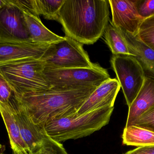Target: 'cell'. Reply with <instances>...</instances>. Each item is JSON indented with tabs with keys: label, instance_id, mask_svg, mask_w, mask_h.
Wrapping results in <instances>:
<instances>
[{
	"label": "cell",
	"instance_id": "obj_7",
	"mask_svg": "<svg viewBox=\"0 0 154 154\" xmlns=\"http://www.w3.org/2000/svg\"><path fill=\"white\" fill-rule=\"evenodd\" d=\"M110 62L129 107L143 85L146 77L143 70L137 60L131 55H113Z\"/></svg>",
	"mask_w": 154,
	"mask_h": 154
},
{
	"label": "cell",
	"instance_id": "obj_26",
	"mask_svg": "<svg viewBox=\"0 0 154 154\" xmlns=\"http://www.w3.org/2000/svg\"><path fill=\"white\" fill-rule=\"evenodd\" d=\"M124 154H154V146L137 147Z\"/></svg>",
	"mask_w": 154,
	"mask_h": 154
},
{
	"label": "cell",
	"instance_id": "obj_17",
	"mask_svg": "<svg viewBox=\"0 0 154 154\" xmlns=\"http://www.w3.org/2000/svg\"><path fill=\"white\" fill-rule=\"evenodd\" d=\"M123 143L138 147L154 146V132L135 125L125 127L122 135Z\"/></svg>",
	"mask_w": 154,
	"mask_h": 154
},
{
	"label": "cell",
	"instance_id": "obj_25",
	"mask_svg": "<svg viewBox=\"0 0 154 154\" xmlns=\"http://www.w3.org/2000/svg\"><path fill=\"white\" fill-rule=\"evenodd\" d=\"M24 13L40 18L36 11L35 0H10Z\"/></svg>",
	"mask_w": 154,
	"mask_h": 154
},
{
	"label": "cell",
	"instance_id": "obj_18",
	"mask_svg": "<svg viewBox=\"0 0 154 154\" xmlns=\"http://www.w3.org/2000/svg\"><path fill=\"white\" fill-rule=\"evenodd\" d=\"M105 33L104 39L113 55L125 54L133 56L120 29L115 26L109 20Z\"/></svg>",
	"mask_w": 154,
	"mask_h": 154
},
{
	"label": "cell",
	"instance_id": "obj_28",
	"mask_svg": "<svg viewBox=\"0 0 154 154\" xmlns=\"http://www.w3.org/2000/svg\"><path fill=\"white\" fill-rule=\"evenodd\" d=\"M13 154H32V153L27 152H18L13 153Z\"/></svg>",
	"mask_w": 154,
	"mask_h": 154
},
{
	"label": "cell",
	"instance_id": "obj_3",
	"mask_svg": "<svg viewBox=\"0 0 154 154\" xmlns=\"http://www.w3.org/2000/svg\"><path fill=\"white\" fill-rule=\"evenodd\" d=\"M114 107L96 109L76 118L69 117L51 120L43 127L47 134L61 143L89 136L108 124Z\"/></svg>",
	"mask_w": 154,
	"mask_h": 154
},
{
	"label": "cell",
	"instance_id": "obj_13",
	"mask_svg": "<svg viewBox=\"0 0 154 154\" xmlns=\"http://www.w3.org/2000/svg\"><path fill=\"white\" fill-rule=\"evenodd\" d=\"M120 30L126 41L130 52L143 68L145 77L154 79L153 50L140 40L137 35H134Z\"/></svg>",
	"mask_w": 154,
	"mask_h": 154
},
{
	"label": "cell",
	"instance_id": "obj_24",
	"mask_svg": "<svg viewBox=\"0 0 154 154\" xmlns=\"http://www.w3.org/2000/svg\"><path fill=\"white\" fill-rule=\"evenodd\" d=\"M138 15L144 20L154 16V0H136Z\"/></svg>",
	"mask_w": 154,
	"mask_h": 154
},
{
	"label": "cell",
	"instance_id": "obj_30",
	"mask_svg": "<svg viewBox=\"0 0 154 154\" xmlns=\"http://www.w3.org/2000/svg\"></svg>",
	"mask_w": 154,
	"mask_h": 154
},
{
	"label": "cell",
	"instance_id": "obj_29",
	"mask_svg": "<svg viewBox=\"0 0 154 154\" xmlns=\"http://www.w3.org/2000/svg\"><path fill=\"white\" fill-rule=\"evenodd\" d=\"M1 148H2V145L0 144V150H1Z\"/></svg>",
	"mask_w": 154,
	"mask_h": 154
},
{
	"label": "cell",
	"instance_id": "obj_27",
	"mask_svg": "<svg viewBox=\"0 0 154 154\" xmlns=\"http://www.w3.org/2000/svg\"><path fill=\"white\" fill-rule=\"evenodd\" d=\"M6 0H0V10L6 5Z\"/></svg>",
	"mask_w": 154,
	"mask_h": 154
},
{
	"label": "cell",
	"instance_id": "obj_12",
	"mask_svg": "<svg viewBox=\"0 0 154 154\" xmlns=\"http://www.w3.org/2000/svg\"><path fill=\"white\" fill-rule=\"evenodd\" d=\"M11 109L18 122L23 140L30 152L32 153L34 152L48 135L43 127L33 123L20 103L15 108Z\"/></svg>",
	"mask_w": 154,
	"mask_h": 154
},
{
	"label": "cell",
	"instance_id": "obj_21",
	"mask_svg": "<svg viewBox=\"0 0 154 154\" xmlns=\"http://www.w3.org/2000/svg\"><path fill=\"white\" fill-rule=\"evenodd\" d=\"M137 35L140 40L154 51V16L143 21Z\"/></svg>",
	"mask_w": 154,
	"mask_h": 154
},
{
	"label": "cell",
	"instance_id": "obj_20",
	"mask_svg": "<svg viewBox=\"0 0 154 154\" xmlns=\"http://www.w3.org/2000/svg\"><path fill=\"white\" fill-rule=\"evenodd\" d=\"M0 103L11 108L16 106L19 101L16 94L8 80L0 72Z\"/></svg>",
	"mask_w": 154,
	"mask_h": 154
},
{
	"label": "cell",
	"instance_id": "obj_23",
	"mask_svg": "<svg viewBox=\"0 0 154 154\" xmlns=\"http://www.w3.org/2000/svg\"><path fill=\"white\" fill-rule=\"evenodd\" d=\"M131 125L143 127L154 132V105L141 114Z\"/></svg>",
	"mask_w": 154,
	"mask_h": 154
},
{
	"label": "cell",
	"instance_id": "obj_15",
	"mask_svg": "<svg viewBox=\"0 0 154 154\" xmlns=\"http://www.w3.org/2000/svg\"><path fill=\"white\" fill-rule=\"evenodd\" d=\"M0 114L8 132L13 152L18 151L30 152L27 145L23 140L18 122L10 107L0 103Z\"/></svg>",
	"mask_w": 154,
	"mask_h": 154
},
{
	"label": "cell",
	"instance_id": "obj_22",
	"mask_svg": "<svg viewBox=\"0 0 154 154\" xmlns=\"http://www.w3.org/2000/svg\"><path fill=\"white\" fill-rule=\"evenodd\" d=\"M32 154H68L61 143L48 136L38 150Z\"/></svg>",
	"mask_w": 154,
	"mask_h": 154
},
{
	"label": "cell",
	"instance_id": "obj_14",
	"mask_svg": "<svg viewBox=\"0 0 154 154\" xmlns=\"http://www.w3.org/2000/svg\"><path fill=\"white\" fill-rule=\"evenodd\" d=\"M154 105V79L146 77L141 90L128 107L125 127L131 125L141 114Z\"/></svg>",
	"mask_w": 154,
	"mask_h": 154
},
{
	"label": "cell",
	"instance_id": "obj_2",
	"mask_svg": "<svg viewBox=\"0 0 154 154\" xmlns=\"http://www.w3.org/2000/svg\"><path fill=\"white\" fill-rule=\"evenodd\" d=\"M97 88L51 87L43 92L16 97L33 123L43 127L51 120L75 117Z\"/></svg>",
	"mask_w": 154,
	"mask_h": 154
},
{
	"label": "cell",
	"instance_id": "obj_6",
	"mask_svg": "<svg viewBox=\"0 0 154 154\" xmlns=\"http://www.w3.org/2000/svg\"><path fill=\"white\" fill-rule=\"evenodd\" d=\"M40 60L44 68L51 69L91 68L95 64L91 61L83 44L66 36L50 44Z\"/></svg>",
	"mask_w": 154,
	"mask_h": 154
},
{
	"label": "cell",
	"instance_id": "obj_8",
	"mask_svg": "<svg viewBox=\"0 0 154 154\" xmlns=\"http://www.w3.org/2000/svg\"><path fill=\"white\" fill-rule=\"evenodd\" d=\"M6 2L0 10V43H32L24 12L10 0Z\"/></svg>",
	"mask_w": 154,
	"mask_h": 154
},
{
	"label": "cell",
	"instance_id": "obj_4",
	"mask_svg": "<svg viewBox=\"0 0 154 154\" xmlns=\"http://www.w3.org/2000/svg\"><path fill=\"white\" fill-rule=\"evenodd\" d=\"M40 59H24L0 65V72L12 87L16 96L46 91L52 86L44 73Z\"/></svg>",
	"mask_w": 154,
	"mask_h": 154
},
{
	"label": "cell",
	"instance_id": "obj_11",
	"mask_svg": "<svg viewBox=\"0 0 154 154\" xmlns=\"http://www.w3.org/2000/svg\"><path fill=\"white\" fill-rule=\"evenodd\" d=\"M49 45L34 43H0V65L24 59H40Z\"/></svg>",
	"mask_w": 154,
	"mask_h": 154
},
{
	"label": "cell",
	"instance_id": "obj_5",
	"mask_svg": "<svg viewBox=\"0 0 154 154\" xmlns=\"http://www.w3.org/2000/svg\"><path fill=\"white\" fill-rule=\"evenodd\" d=\"M43 73L52 87L59 89L97 87L110 78L107 71L97 63L91 68L51 69L44 68Z\"/></svg>",
	"mask_w": 154,
	"mask_h": 154
},
{
	"label": "cell",
	"instance_id": "obj_9",
	"mask_svg": "<svg viewBox=\"0 0 154 154\" xmlns=\"http://www.w3.org/2000/svg\"><path fill=\"white\" fill-rule=\"evenodd\" d=\"M112 15V23L118 28L137 35L143 19L137 13L136 0H109Z\"/></svg>",
	"mask_w": 154,
	"mask_h": 154
},
{
	"label": "cell",
	"instance_id": "obj_1",
	"mask_svg": "<svg viewBox=\"0 0 154 154\" xmlns=\"http://www.w3.org/2000/svg\"><path fill=\"white\" fill-rule=\"evenodd\" d=\"M109 6L108 0H65L58 22L66 37L82 44H93L108 25Z\"/></svg>",
	"mask_w": 154,
	"mask_h": 154
},
{
	"label": "cell",
	"instance_id": "obj_10",
	"mask_svg": "<svg viewBox=\"0 0 154 154\" xmlns=\"http://www.w3.org/2000/svg\"><path fill=\"white\" fill-rule=\"evenodd\" d=\"M120 84L116 78H110L103 82L92 92L77 112L76 118L96 109L106 107H114Z\"/></svg>",
	"mask_w": 154,
	"mask_h": 154
},
{
	"label": "cell",
	"instance_id": "obj_16",
	"mask_svg": "<svg viewBox=\"0 0 154 154\" xmlns=\"http://www.w3.org/2000/svg\"><path fill=\"white\" fill-rule=\"evenodd\" d=\"M28 31L32 43L51 44L64 39L51 31L38 17L24 13Z\"/></svg>",
	"mask_w": 154,
	"mask_h": 154
},
{
	"label": "cell",
	"instance_id": "obj_19",
	"mask_svg": "<svg viewBox=\"0 0 154 154\" xmlns=\"http://www.w3.org/2000/svg\"><path fill=\"white\" fill-rule=\"evenodd\" d=\"M65 0H35L36 11L45 19L58 21L60 11Z\"/></svg>",
	"mask_w": 154,
	"mask_h": 154
}]
</instances>
